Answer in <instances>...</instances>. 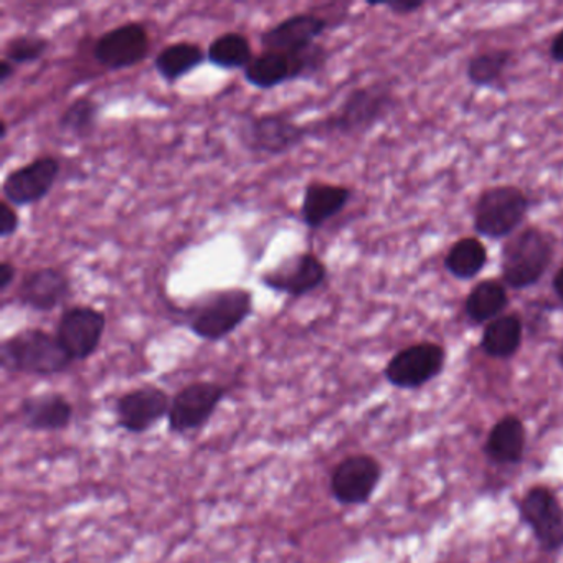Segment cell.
Masks as SVG:
<instances>
[{"label":"cell","mask_w":563,"mask_h":563,"mask_svg":"<svg viewBox=\"0 0 563 563\" xmlns=\"http://www.w3.org/2000/svg\"><path fill=\"white\" fill-rule=\"evenodd\" d=\"M397 108V97L390 81H374L355 88L332 113L309 124L311 140L355 137L371 133Z\"/></svg>","instance_id":"6da1fadb"},{"label":"cell","mask_w":563,"mask_h":563,"mask_svg":"<svg viewBox=\"0 0 563 563\" xmlns=\"http://www.w3.org/2000/svg\"><path fill=\"white\" fill-rule=\"evenodd\" d=\"M183 324L206 342L225 341L255 312V296L246 288L206 292L180 309Z\"/></svg>","instance_id":"7a4b0ae2"},{"label":"cell","mask_w":563,"mask_h":563,"mask_svg":"<svg viewBox=\"0 0 563 563\" xmlns=\"http://www.w3.org/2000/svg\"><path fill=\"white\" fill-rule=\"evenodd\" d=\"M74 361L57 335L42 328H27L9 335L0 344V367L8 374L54 377L64 374Z\"/></svg>","instance_id":"3957f363"},{"label":"cell","mask_w":563,"mask_h":563,"mask_svg":"<svg viewBox=\"0 0 563 563\" xmlns=\"http://www.w3.org/2000/svg\"><path fill=\"white\" fill-rule=\"evenodd\" d=\"M555 256L553 236L539 227H527L507 240L500 253L504 285L527 289L540 283Z\"/></svg>","instance_id":"277c9868"},{"label":"cell","mask_w":563,"mask_h":563,"mask_svg":"<svg viewBox=\"0 0 563 563\" xmlns=\"http://www.w3.org/2000/svg\"><path fill=\"white\" fill-rule=\"evenodd\" d=\"M331 52L322 44L301 52H265L256 55L243 70L246 84L256 90L268 91L295 80H312L328 67Z\"/></svg>","instance_id":"5b68a950"},{"label":"cell","mask_w":563,"mask_h":563,"mask_svg":"<svg viewBox=\"0 0 563 563\" xmlns=\"http://www.w3.org/2000/svg\"><path fill=\"white\" fill-rule=\"evenodd\" d=\"M308 140L309 124L296 123L285 113L253 114L239 126L240 144L256 156H285Z\"/></svg>","instance_id":"8992f818"},{"label":"cell","mask_w":563,"mask_h":563,"mask_svg":"<svg viewBox=\"0 0 563 563\" xmlns=\"http://www.w3.org/2000/svg\"><path fill=\"white\" fill-rule=\"evenodd\" d=\"M529 196L516 186H494L484 190L474 206V230L484 239L512 235L529 216Z\"/></svg>","instance_id":"52a82bcc"},{"label":"cell","mask_w":563,"mask_h":563,"mask_svg":"<svg viewBox=\"0 0 563 563\" xmlns=\"http://www.w3.org/2000/svg\"><path fill=\"white\" fill-rule=\"evenodd\" d=\"M153 48L150 29L143 22H126L101 34L95 41L91 55L101 68L123 71L137 67L150 57Z\"/></svg>","instance_id":"ba28073f"},{"label":"cell","mask_w":563,"mask_h":563,"mask_svg":"<svg viewBox=\"0 0 563 563\" xmlns=\"http://www.w3.org/2000/svg\"><path fill=\"white\" fill-rule=\"evenodd\" d=\"M227 394L229 388L225 385L210 380L192 382L180 388L170 404L167 430L173 434L199 431L212 420Z\"/></svg>","instance_id":"9c48e42d"},{"label":"cell","mask_w":563,"mask_h":563,"mask_svg":"<svg viewBox=\"0 0 563 563\" xmlns=\"http://www.w3.org/2000/svg\"><path fill=\"white\" fill-rule=\"evenodd\" d=\"M328 278V266L316 253L299 252L262 273L260 283L276 295L299 299L318 291Z\"/></svg>","instance_id":"30bf717a"},{"label":"cell","mask_w":563,"mask_h":563,"mask_svg":"<svg viewBox=\"0 0 563 563\" xmlns=\"http://www.w3.org/2000/svg\"><path fill=\"white\" fill-rule=\"evenodd\" d=\"M446 364V351L434 342L408 345L385 365L388 384L401 390H417L434 380Z\"/></svg>","instance_id":"8fae6325"},{"label":"cell","mask_w":563,"mask_h":563,"mask_svg":"<svg viewBox=\"0 0 563 563\" xmlns=\"http://www.w3.org/2000/svg\"><path fill=\"white\" fill-rule=\"evenodd\" d=\"M107 331V314L93 306H70L58 318L55 335L74 362L97 354Z\"/></svg>","instance_id":"7c38bea8"},{"label":"cell","mask_w":563,"mask_h":563,"mask_svg":"<svg viewBox=\"0 0 563 563\" xmlns=\"http://www.w3.org/2000/svg\"><path fill=\"white\" fill-rule=\"evenodd\" d=\"M60 157L45 154L11 170L2 183L5 202L14 207H31L42 202L60 179Z\"/></svg>","instance_id":"4fadbf2b"},{"label":"cell","mask_w":563,"mask_h":563,"mask_svg":"<svg viewBox=\"0 0 563 563\" xmlns=\"http://www.w3.org/2000/svg\"><path fill=\"white\" fill-rule=\"evenodd\" d=\"M170 404V395L157 385L133 388L114 404L118 427L131 434L147 433L169 417Z\"/></svg>","instance_id":"5bb4252c"},{"label":"cell","mask_w":563,"mask_h":563,"mask_svg":"<svg viewBox=\"0 0 563 563\" xmlns=\"http://www.w3.org/2000/svg\"><path fill=\"white\" fill-rule=\"evenodd\" d=\"M382 479V466L371 454H352L332 470V497L342 506H362L374 496Z\"/></svg>","instance_id":"9a60e30c"},{"label":"cell","mask_w":563,"mask_h":563,"mask_svg":"<svg viewBox=\"0 0 563 563\" xmlns=\"http://www.w3.org/2000/svg\"><path fill=\"white\" fill-rule=\"evenodd\" d=\"M519 512L543 552L552 553L562 549L563 509L552 489L536 486L527 490L520 500Z\"/></svg>","instance_id":"2e32d148"},{"label":"cell","mask_w":563,"mask_h":563,"mask_svg":"<svg viewBox=\"0 0 563 563\" xmlns=\"http://www.w3.org/2000/svg\"><path fill=\"white\" fill-rule=\"evenodd\" d=\"M74 296V283L64 269L41 266L22 276L15 299L22 308L52 312L67 305Z\"/></svg>","instance_id":"e0dca14e"},{"label":"cell","mask_w":563,"mask_h":563,"mask_svg":"<svg viewBox=\"0 0 563 563\" xmlns=\"http://www.w3.org/2000/svg\"><path fill=\"white\" fill-rule=\"evenodd\" d=\"M331 29V21L312 12H299L283 19L260 35L265 52H301L318 44L319 38Z\"/></svg>","instance_id":"ac0fdd59"},{"label":"cell","mask_w":563,"mask_h":563,"mask_svg":"<svg viewBox=\"0 0 563 563\" xmlns=\"http://www.w3.org/2000/svg\"><path fill=\"white\" fill-rule=\"evenodd\" d=\"M354 197V190L341 184L311 180L302 194L301 213L302 223L312 232L321 230L325 223L341 216Z\"/></svg>","instance_id":"d6986e66"},{"label":"cell","mask_w":563,"mask_h":563,"mask_svg":"<svg viewBox=\"0 0 563 563\" xmlns=\"http://www.w3.org/2000/svg\"><path fill=\"white\" fill-rule=\"evenodd\" d=\"M22 423L31 431H64L75 417L74 404L58 391L31 395L19 407Z\"/></svg>","instance_id":"ffe728a7"},{"label":"cell","mask_w":563,"mask_h":563,"mask_svg":"<svg viewBox=\"0 0 563 563\" xmlns=\"http://www.w3.org/2000/svg\"><path fill=\"white\" fill-rule=\"evenodd\" d=\"M526 441L527 433L522 421L514 415H506L490 430L484 453L490 463L500 466L517 464L522 461Z\"/></svg>","instance_id":"44dd1931"},{"label":"cell","mask_w":563,"mask_h":563,"mask_svg":"<svg viewBox=\"0 0 563 563\" xmlns=\"http://www.w3.org/2000/svg\"><path fill=\"white\" fill-rule=\"evenodd\" d=\"M207 62V52L196 42L180 41L167 45L154 58L156 74L164 84H179L187 75L202 67Z\"/></svg>","instance_id":"7402d4cb"},{"label":"cell","mask_w":563,"mask_h":563,"mask_svg":"<svg viewBox=\"0 0 563 563\" xmlns=\"http://www.w3.org/2000/svg\"><path fill=\"white\" fill-rule=\"evenodd\" d=\"M506 285L497 279H484L477 283L464 301V312L473 324H489L494 319L503 316L509 306Z\"/></svg>","instance_id":"603a6c76"},{"label":"cell","mask_w":563,"mask_h":563,"mask_svg":"<svg viewBox=\"0 0 563 563\" xmlns=\"http://www.w3.org/2000/svg\"><path fill=\"white\" fill-rule=\"evenodd\" d=\"M522 319L517 314H503L486 324L481 349L493 358H510L522 345Z\"/></svg>","instance_id":"cb8c5ba5"},{"label":"cell","mask_w":563,"mask_h":563,"mask_svg":"<svg viewBox=\"0 0 563 563\" xmlns=\"http://www.w3.org/2000/svg\"><path fill=\"white\" fill-rule=\"evenodd\" d=\"M253 58L252 42L242 32H225L213 38L207 48V62L219 70H245Z\"/></svg>","instance_id":"d4e9b609"},{"label":"cell","mask_w":563,"mask_h":563,"mask_svg":"<svg viewBox=\"0 0 563 563\" xmlns=\"http://www.w3.org/2000/svg\"><path fill=\"white\" fill-rule=\"evenodd\" d=\"M487 255L486 245L474 236H463L451 245L444 256V268L460 282H470L476 278L486 268Z\"/></svg>","instance_id":"484cf974"},{"label":"cell","mask_w":563,"mask_h":563,"mask_svg":"<svg viewBox=\"0 0 563 563\" xmlns=\"http://www.w3.org/2000/svg\"><path fill=\"white\" fill-rule=\"evenodd\" d=\"M101 111L103 107L95 98H77L58 117V131L75 140H90L100 126Z\"/></svg>","instance_id":"4316f807"},{"label":"cell","mask_w":563,"mask_h":563,"mask_svg":"<svg viewBox=\"0 0 563 563\" xmlns=\"http://www.w3.org/2000/svg\"><path fill=\"white\" fill-rule=\"evenodd\" d=\"M514 64V52L509 48H494L481 52L467 62L466 77L471 85L479 88H497Z\"/></svg>","instance_id":"83f0119b"},{"label":"cell","mask_w":563,"mask_h":563,"mask_svg":"<svg viewBox=\"0 0 563 563\" xmlns=\"http://www.w3.org/2000/svg\"><path fill=\"white\" fill-rule=\"evenodd\" d=\"M52 44L47 37L38 34H21L9 38L2 48V58L15 67L32 65L41 62L51 51Z\"/></svg>","instance_id":"f1b7e54d"},{"label":"cell","mask_w":563,"mask_h":563,"mask_svg":"<svg viewBox=\"0 0 563 563\" xmlns=\"http://www.w3.org/2000/svg\"><path fill=\"white\" fill-rule=\"evenodd\" d=\"M21 230V216L14 206L2 200L0 202V239L9 240Z\"/></svg>","instance_id":"f546056e"},{"label":"cell","mask_w":563,"mask_h":563,"mask_svg":"<svg viewBox=\"0 0 563 563\" xmlns=\"http://www.w3.org/2000/svg\"><path fill=\"white\" fill-rule=\"evenodd\" d=\"M377 5L378 8L388 9L395 15H410L421 11L427 5V2L424 0H390V2H382V4Z\"/></svg>","instance_id":"4dcf8cb0"},{"label":"cell","mask_w":563,"mask_h":563,"mask_svg":"<svg viewBox=\"0 0 563 563\" xmlns=\"http://www.w3.org/2000/svg\"><path fill=\"white\" fill-rule=\"evenodd\" d=\"M18 278V266L9 260L0 262V292L5 295Z\"/></svg>","instance_id":"1f68e13d"},{"label":"cell","mask_w":563,"mask_h":563,"mask_svg":"<svg viewBox=\"0 0 563 563\" xmlns=\"http://www.w3.org/2000/svg\"><path fill=\"white\" fill-rule=\"evenodd\" d=\"M550 58L556 64H563V31L553 37L552 44H550Z\"/></svg>","instance_id":"d6a6232c"},{"label":"cell","mask_w":563,"mask_h":563,"mask_svg":"<svg viewBox=\"0 0 563 563\" xmlns=\"http://www.w3.org/2000/svg\"><path fill=\"white\" fill-rule=\"evenodd\" d=\"M15 70H18L15 65L2 58V62H0V87L4 88L14 78Z\"/></svg>","instance_id":"836d02e7"},{"label":"cell","mask_w":563,"mask_h":563,"mask_svg":"<svg viewBox=\"0 0 563 563\" xmlns=\"http://www.w3.org/2000/svg\"><path fill=\"white\" fill-rule=\"evenodd\" d=\"M552 288L555 291L556 298L563 302V265L556 269L555 275L552 278Z\"/></svg>","instance_id":"e575fe53"},{"label":"cell","mask_w":563,"mask_h":563,"mask_svg":"<svg viewBox=\"0 0 563 563\" xmlns=\"http://www.w3.org/2000/svg\"><path fill=\"white\" fill-rule=\"evenodd\" d=\"M9 134L8 120H0V141H5Z\"/></svg>","instance_id":"d590c367"},{"label":"cell","mask_w":563,"mask_h":563,"mask_svg":"<svg viewBox=\"0 0 563 563\" xmlns=\"http://www.w3.org/2000/svg\"><path fill=\"white\" fill-rule=\"evenodd\" d=\"M556 358H559L560 367L563 368V341H562V345H560L559 354H556Z\"/></svg>","instance_id":"8d00e7d4"}]
</instances>
